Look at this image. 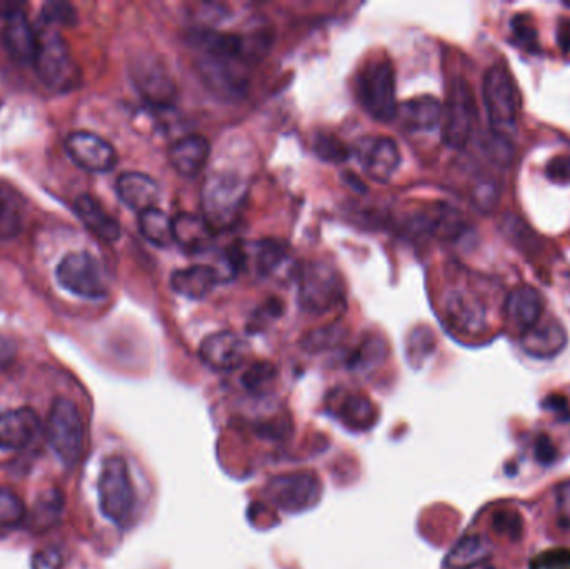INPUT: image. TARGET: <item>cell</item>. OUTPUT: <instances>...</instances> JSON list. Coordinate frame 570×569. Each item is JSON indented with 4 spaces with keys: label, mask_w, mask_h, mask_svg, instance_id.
I'll return each mask as SVG.
<instances>
[{
    "label": "cell",
    "mask_w": 570,
    "mask_h": 569,
    "mask_svg": "<svg viewBox=\"0 0 570 569\" xmlns=\"http://www.w3.org/2000/svg\"><path fill=\"white\" fill-rule=\"evenodd\" d=\"M32 64L40 82L49 91L70 92L79 86V66L64 37L54 27L37 31V51Z\"/></svg>",
    "instance_id": "obj_1"
},
{
    "label": "cell",
    "mask_w": 570,
    "mask_h": 569,
    "mask_svg": "<svg viewBox=\"0 0 570 569\" xmlns=\"http://www.w3.org/2000/svg\"><path fill=\"white\" fill-rule=\"evenodd\" d=\"M247 199V182L230 171H217L205 179L202 187L204 219L214 231L229 229L239 219Z\"/></svg>",
    "instance_id": "obj_2"
},
{
    "label": "cell",
    "mask_w": 570,
    "mask_h": 569,
    "mask_svg": "<svg viewBox=\"0 0 570 569\" xmlns=\"http://www.w3.org/2000/svg\"><path fill=\"white\" fill-rule=\"evenodd\" d=\"M357 97L365 112L375 121H394L395 102L394 67L385 56L370 57L357 76Z\"/></svg>",
    "instance_id": "obj_3"
},
{
    "label": "cell",
    "mask_w": 570,
    "mask_h": 569,
    "mask_svg": "<svg viewBox=\"0 0 570 569\" xmlns=\"http://www.w3.org/2000/svg\"><path fill=\"white\" fill-rule=\"evenodd\" d=\"M97 491L100 511L105 518L117 526L129 524L134 516L137 498L129 468L122 456H109L105 459L100 469Z\"/></svg>",
    "instance_id": "obj_4"
},
{
    "label": "cell",
    "mask_w": 570,
    "mask_h": 569,
    "mask_svg": "<svg viewBox=\"0 0 570 569\" xmlns=\"http://www.w3.org/2000/svg\"><path fill=\"white\" fill-rule=\"evenodd\" d=\"M345 288L342 277L327 262H310L299 274V303L314 316L337 311L344 306Z\"/></svg>",
    "instance_id": "obj_5"
},
{
    "label": "cell",
    "mask_w": 570,
    "mask_h": 569,
    "mask_svg": "<svg viewBox=\"0 0 570 569\" xmlns=\"http://www.w3.org/2000/svg\"><path fill=\"white\" fill-rule=\"evenodd\" d=\"M45 436L64 466L79 463L84 451L85 426L79 408L67 398H55L47 418Z\"/></svg>",
    "instance_id": "obj_6"
},
{
    "label": "cell",
    "mask_w": 570,
    "mask_h": 569,
    "mask_svg": "<svg viewBox=\"0 0 570 569\" xmlns=\"http://www.w3.org/2000/svg\"><path fill=\"white\" fill-rule=\"evenodd\" d=\"M55 277L60 286L77 298L97 301L109 293L102 262L89 252H72L59 262Z\"/></svg>",
    "instance_id": "obj_7"
},
{
    "label": "cell",
    "mask_w": 570,
    "mask_h": 569,
    "mask_svg": "<svg viewBox=\"0 0 570 569\" xmlns=\"http://www.w3.org/2000/svg\"><path fill=\"white\" fill-rule=\"evenodd\" d=\"M482 99L490 126L499 131L514 124L519 114V91L507 67H490L482 84Z\"/></svg>",
    "instance_id": "obj_8"
},
{
    "label": "cell",
    "mask_w": 570,
    "mask_h": 569,
    "mask_svg": "<svg viewBox=\"0 0 570 569\" xmlns=\"http://www.w3.org/2000/svg\"><path fill=\"white\" fill-rule=\"evenodd\" d=\"M65 152L82 171L105 174L117 166V152L110 142L92 132H72L65 139Z\"/></svg>",
    "instance_id": "obj_9"
},
{
    "label": "cell",
    "mask_w": 570,
    "mask_h": 569,
    "mask_svg": "<svg viewBox=\"0 0 570 569\" xmlns=\"http://www.w3.org/2000/svg\"><path fill=\"white\" fill-rule=\"evenodd\" d=\"M474 114V101L469 87L464 81L455 82L442 114V137L447 146L462 149L467 144L474 124Z\"/></svg>",
    "instance_id": "obj_10"
},
{
    "label": "cell",
    "mask_w": 570,
    "mask_h": 569,
    "mask_svg": "<svg viewBox=\"0 0 570 569\" xmlns=\"http://www.w3.org/2000/svg\"><path fill=\"white\" fill-rule=\"evenodd\" d=\"M355 156L365 174L379 182L389 181L400 166L399 146L390 137L369 136L360 139L355 147Z\"/></svg>",
    "instance_id": "obj_11"
},
{
    "label": "cell",
    "mask_w": 570,
    "mask_h": 569,
    "mask_svg": "<svg viewBox=\"0 0 570 569\" xmlns=\"http://www.w3.org/2000/svg\"><path fill=\"white\" fill-rule=\"evenodd\" d=\"M240 62L224 57L204 56L197 61L200 79L217 96L232 97L245 94L247 79L239 67Z\"/></svg>",
    "instance_id": "obj_12"
},
{
    "label": "cell",
    "mask_w": 570,
    "mask_h": 569,
    "mask_svg": "<svg viewBox=\"0 0 570 569\" xmlns=\"http://www.w3.org/2000/svg\"><path fill=\"white\" fill-rule=\"evenodd\" d=\"M254 266L259 276L272 281L289 282L299 277V264L289 244L277 239H264L254 246Z\"/></svg>",
    "instance_id": "obj_13"
},
{
    "label": "cell",
    "mask_w": 570,
    "mask_h": 569,
    "mask_svg": "<svg viewBox=\"0 0 570 569\" xmlns=\"http://www.w3.org/2000/svg\"><path fill=\"white\" fill-rule=\"evenodd\" d=\"M0 16L5 19L2 39L10 57L20 64H32L37 51V31L30 26L20 6H10L9 11Z\"/></svg>",
    "instance_id": "obj_14"
},
{
    "label": "cell",
    "mask_w": 570,
    "mask_h": 569,
    "mask_svg": "<svg viewBox=\"0 0 570 569\" xmlns=\"http://www.w3.org/2000/svg\"><path fill=\"white\" fill-rule=\"evenodd\" d=\"M39 414L32 408L10 409L0 413V449L22 451L39 436Z\"/></svg>",
    "instance_id": "obj_15"
},
{
    "label": "cell",
    "mask_w": 570,
    "mask_h": 569,
    "mask_svg": "<svg viewBox=\"0 0 570 569\" xmlns=\"http://www.w3.org/2000/svg\"><path fill=\"white\" fill-rule=\"evenodd\" d=\"M247 351V343L232 331L210 334L200 344V358L215 371L239 368L244 363Z\"/></svg>",
    "instance_id": "obj_16"
},
{
    "label": "cell",
    "mask_w": 570,
    "mask_h": 569,
    "mask_svg": "<svg viewBox=\"0 0 570 569\" xmlns=\"http://www.w3.org/2000/svg\"><path fill=\"white\" fill-rule=\"evenodd\" d=\"M134 81L145 101L154 106L165 107L175 101L177 87L167 69L155 59H142L134 67Z\"/></svg>",
    "instance_id": "obj_17"
},
{
    "label": "cell",
    "mask_w": 570,
    "mask_h": 569,
    "mask_svg": "<svg viewBox=\"0 0 570 569\" xmlns=\"http://www.w3.org/2000/svg\"><path fill=\"white\" fill-rule=\"evenodd\" d=\"M115 192L124 206L135 212L157 207L160 199L159 184L142 172H124L117 177Z\"/></svg>",
    "instance_id": "obj_18"
},
{
    "label": "cell",
    "mask_w": 570,
    "mask_h": 569,
    "mask_svg": "<svg viewBox=\"0 0 570 569\" xmlns=\"http://www.w3.org/2000/svg\"><path fill=\"white\" fill-rule=\"evenodd\" d=\"M544 313V303L540 294L530 286L514 289L505 303V316L520 334H525L537 326Z\"/></svg>",
    "instance_id": "obj_19"
},
{
    "label": "cell",
    "mask_w": 570,
    "mask_h": 569,
    "mask_svg": "<svg viewBox=\"0 0 570 569\" xmlns=\"http://www.w3.org/2000/svg\"><path fill=\"white\" fill-rule=\"evenodd\" d=\"M210 144L205 137L185 136L174 142L169 149L170 166L180 176L195 177L204 171L205 164L209 161Z\"/></svg>",
    "instance_id": "obj_20"
},
{
    "label": "cell",
    "mask_w": 570,
    "mask_h": 569,
    "mask_svg": "<svg viewBox=\"0 0 570 569\" xmlns=\"http://www.w3.org/2000/svg\"><path fill=\"white\" fill-rule=\"evenodd\" d=\"M444 313L455 329L464 333H479L485 324V309L479 299L464 291L447 294Z\"/></svg>",
    "instance_id": "obj_21"
},
{
    "label": "cell",
    "mask_w": 570,
    "mask_h": 569,
    "mask_svg": "<svg viewBox=\"0 0 570 569\" xmlns=\"http://www.w3.org/2000/svg\"><path fill=\"white\" fill-rule=\"evenodd\" d=\"M215 231L204 216L182 212L174 219V242L182 251L192 256L209 251L214 244Z\"/></svg>",
    "instance_id": "obj_22"
},
{
    "label": "cell",
    "mask_w": 570,
    "mask_h": 569,
    "mask_svg": "<svg viewBox=\"0 0 570 569\" xmlns=\"http://www.w3.org/2000/svg\"><path fill=\"white\" fill-rule=\"evenodd\" d=\"M217 284H220V279L214 267L202 264L179 269L170 277V286L175 293L192 301L207 298Z\"/></svg>",
    "instance_id": "obj_23"
},
{
    "label": "cell",
    "mask_w": 570,
    "mask_h": 569,
    "mask_svg": "<svg viewBox=\"0 0 570 569\" xmlns=\"http://www.w3.org/2000/svg\"><path fill=\"white\" fill-rule=\"evenodd\" d=\"M75 214L79 217L82 224L89 229L95 237H99L100 241L117 242L120 239V224L95 201L94 197L89 194L77 197L74 204Z\"/></svg>",
    "instance_id": "obj_24"
},
{
    "label": "cell",
    "mask_w": 570,
    "mask_h": 569,
    "mask_svg": "<svg viewBox=\"0 0 570 569\" xmlns=\"http://www.w3.org/2000/svg\"><path fill=\"white\" fill-rule=\"evenodd\" d=\"M444 107L432 96L414 97L397 107V116L402 126L409 131H430L439 126Z\"/></svg>",
    "instance_id": "obj_25"
},
{
    "label": "cell",
    "mask_w": 570,
    "mask_h": 569,
    "mask_svg": "<svg viewBox=\"0 0 570 569\" xmlns=\"http://www.w3.org/2000/svg\"><path fill=\"white\" fill-rule=\"evenodd\" d=\"M275 493L280 504L287 509H300L309 506L314 501V491H317V484L310 476H289L280 478L274 484Z\"/></svg>",
    "instance_id": "obj_26"
},
{
    "label": "cell",
    "mask_w": 570,
    "mask_h": 569,
    "mask_svg": "<svg viewBox=\"0 0 570 569\" xmlns=\"http://www.w3.org/2000/svg\"><path fill=\"white\" fill-rule=\"evenodd\" d=\"M565 341V331L555 321H549L544 326H534L524 334V348L540 358L559 353L564 348Z\"/></svg>",
    "instance_id": "obj_27"
},
{
    "label": "cell",
    "mask_w": 570,
    "mask_h": 569,
    "mask_svg": "<svg viewBox=\"0 0 570 569\" xmlns=\"http://www.w3.org/2000/svg\"><path fill=\"white\" fill-rule=\"evenodd\" d=\"M139 231L152 246L164 249L174 244V219H170L159 207L140 212Z\"/></svg>",
    "instance_id": "obj_28"
},
{
    "label": "cell",
    "mask_w": 570,
    "mask_h": 569,
    "mask_svg": "<svg viewBox=\"0 0 570 569\" xmlns=\"http://www.w3.org/2000/svg\"><path fill=\"white\" fill-rule=\"evenodd\" d=\"M24 227V214L14 192L0 187V241H12Z\"/></svg>",
    "instance_id": "obj_29"
},
{
    "label": "cell",
    "mask_w": 570,
    "mask_h": 569,
    "mask_svg": "<svg viewBox=\"0 0 570 569\" xmlns=\"http://www.w3.org/2000/svg\"><path fill=\"white\" fill-rule=\"evenodd\" d=\"M344 338L345 329L342 324H327V326L310 331L302 339V346L310 353H319V351H324V349L334 348L337 344L342 343Z\"/></svg>",
    "instance_id": "obj_30"
},
{
    "label": "cell",
    "mask_w": 570,
    "mask_h": 569,
    "mask_svg": "<svg viewBox=\"0 0 570 569\" xmlns=\"http://www.w3.org/2000/svg\"><path fill=\"white\" fill-rule=\"evenodd\" d=\"M25 518L22 499L7 488H0V528H12Z\"/></svg>",
    "instance_id": "obj_31"
},
{
    "label": "cell",
    "mask_w": 570,
    "mask_h": 569,
    "mask_svg": "<svg viewBox=\"0 0 570 569\" xmlns=\"http://www.w3.org/2000/svg\"><path fill=\"white\" fill-rule=\"evenodd\" d=\"M60 509H62V498L57 491H49L45 493L40 501L35 504L34 514H32V524L35 529L44 528L54 523L59 518Z\"/></svg>",
    "instance_id": "obj_32"
},
{
    "label": "cell",
    "mask_w": 570,
    "mask_h": 569,
    "mask_svg": "<svg viewBox=\"0 0 570 569\" xmlns=\"http://www.w3.org/2000/svg\"><path fill=\"white\" fill-rule=\"evenodd\" d=\"M385 356V344L379 336H369L364 339V343L360 344L359 349L355 351L352 366L354 368L367 369L375 366L380 359Z\"/></svg>",
    "instance_id": "obj_33"
},
{
    "label": "cell",
    "mask_w": 570,
    "mask_h": 569,
    "mask_svg": "<svg viewBox=\"0 0 570 569\" xmlns=\"http://www.w3.org/2000/svg\"><path fill=\"white\" fill-rule=\"evenodd\" d=\"M370 413H372V406L362 396H350L345 399L340 409V414L344 416L345 421L352 423L355 428H365V421H369Z\"/></svg>",
    "instance_id": "obj_34"
},
{
    "label": "cell",
    "mask_w": 570,
    "mask_h": 569,
    "mask_svg": "<svg viewBox=\"0 0 570 569\" xmlns=\"http://www.w3.org/2000/svg\"><path fill=\"white\" fill-rule=\"evenodd\" d=\"M314 149L317 156L327 162H344L350 156L349 147L344 142L327 134L315 139Z\"/></svg>",
    "instance_id": "obj_35"
},
{
    "label": "cell",
    "mask_w": 570,
    "mask_h": 569,
    "mask_svg": "<svg viewBox=\"0 0 570 569\" xmlns=\"http://www.w3.org/2000/svg\"><path fill=\"white\" fill-rule=\"evenodd\" d=\"M484 543L479 538L464 539V543H460L455 548L454 553L450 556V563L454 566H469V564L477 563L484 558Z\"/></svg>",
    "instance_id": "obj_36"
},
{
    "label": "cell",
    "mask_w": 570,
    "mask_h": 569,
    "mask_svg": "<svg viewBox=\"0 0 570 569\" xmlns=\"http://www.w3.org/2000/svg\"><path fill=\"white\" fill-rule=\"evenodd\" d=\"M42 19L50 27L54 26H74L77 22V14L69 4L64 2H49L45 4L42 11Z\"/></svg>",
    "instance_id": "obj_37"
},
{
    "label": "cell",
    "mask_w": 570,
    "mask_h": 569,
    "mask_svg": "<svg viewBox=\"0 0 570 569\" xmlns=\"http://www.w3.org/2000/svg\"><path fill=\"white\" fill-rule=\"evenodd\" d=\"M512 32H514L515 41L527 51H537L539 42H537V31L532 26L529 16H515L512 21Z\"/></svg>",
    "instance_id": "obj_38"
},
{
    "label": "cell",
    "mask_w": 570,
    "mask_h": 569,
    "mask_svg": "<svg viewBox=\"0 0 570 569\" xmlns=\"http://www.w3.org/2000/svg\"><path fill=\"white\" fill-rule=\"evenodd\" d=\"M532 569H570V551L555 549L534 559Z\"/></svg>",
    "instance_id": "obj_39"
},
{
    "label": "cell",
    "mask_w": 570,
    "mask_h": 569,
    "mask_svg": "<svg viewBox=\"0 0 570 569\" xmlns=\"http://www.w3.org/2000/svg\"><path fill=\"white\" fill-rule=\"evenodd\" d=\"M275 376V369L269 363H255L250 366L249 371L245 373L244 381L250 389H260L265 384H269Z\"/></svg>",
    "instance_id": "obj_40"
},
{
    "label": "cell",
    "mask_w": 570,
    "mask_h": 569,
    "mask_svg": "<svg viewBox=\"0 0 570 569\" xmlns=\"http://www.w3.org/2000/svg\"><path fill=\"white\" fill-rule=\"evenodd\" d=\"M545 176L557 184L570 182V156L554 157L545 167Z\"/></svg>",
    "instance_id": "obj_41"
},
{
    "label": "cell",
    "mask_w": 570,
    "mask_h": 569,
    "mask_svg": "<svg viewBox=\"0 0 570 569\" xmlns=\"http://www.w3.org/2000/svg\"><path fill=\"white\" fill-rule=\"evenodd\" d=\"M62 554L59 549H40L32 558V569H60L62 568Z\"/></svg>",
    "instance_id": "obj_42"
},
{
    "label": "cell",
    "mask_w": 570,
    "mask_h": 569,
    "mask_svg": "<svg viewBox=\"0 0 570 569\" xmlns=\"http://www.w3.org/2000/svg\"><path fill=\"white\" fill-rule=\"evenodd\" d=\"M557 42L565 52H570V21H560L559 32H557Z\"/></svg>",
    "instance_id": "obj_43"
},
{
    "label": "cell",
    "mask_w": 570,
    "mask_h": 569,
    "mask_svg": "<svg viewBox=\"0 0 570 569\" xmlns=\"http://www.w3.org/2000/svg\"><path fill=\"white\" fill-rule=\"evenodd\" d=\"M565 6L570 7V4H565Z\"/></svg>",
    "instance_id": "obj_44"
}]
</instances>
